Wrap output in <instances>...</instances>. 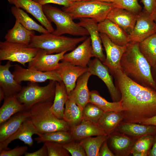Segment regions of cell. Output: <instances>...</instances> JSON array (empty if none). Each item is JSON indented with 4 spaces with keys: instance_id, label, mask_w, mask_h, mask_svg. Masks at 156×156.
Instances as JSON below:
<instances>
[{
    "instance_id": "1",
    "label": "cell",
    "mask_w": 156,
    "mask_h": 156,
    "mask_svg": "<svg viewBox=\"0 0 156 156\" xmlns=\"http://www.w3.org/2000/svg\"><path fill=\"white\" fill-rule=\"evenodd\" d=\"M112 75L121 95L122 122L140 124L156 115V90L137 83L121 69Z\"/></svg>"
},
{
    "instance_id": "2",
    "label": "cell",
    "mask_w": 156,
    "mask_h": 156,
    "mask_svg": "<svg viewBox=\"0 0 156 156\" xmlns=\"http://www.w3.org/2000/svg\"><path fill=\"white\" fill-rule=\"evenodd\" d=\"M121 69L130 78L144 86L156 90L151 66L140 51L139 43L130 42L127 45L120 62Z\"/></svg>"
},
{
    "instance_id": "3",
    "label": "cell",
    "mask_w": 156,
    "mask_h": 156,
    "mask_svg": "<svg viewBox=\"0 0 156 156\" xmlns=\"http://www.w3.org/2000/svg\"><path fill=\"white\" fill-rule=\"evenodd\" d=\"M53 102L38 103L28 109L29 118L41 134L57 131H69L70 128L64 119L57 118L51 112Z\"/></svg>"
},
{
    "instance_id": "4",
    "label": "cell",
    "mask_w": 156,
    "mask_h": 156,
    "mask_svg": "<svg viewBox=\"0 0 156 156\" xmlns=\"http://www.w3.org/2000/svg\"><path fill=\"white\" fill-rule=\"evenodd\" d=\"M87 38V36L71 38L55 35L50 32L40 35L34 34L27 46L43 49L48 54L58 53L73 50L78 44Z\"/></svg>"
},
{
    "instance_id": "5",
    "label": "cell",
    "mask_w": 156,
    "mask_h": 156,
    "mask_svg": "<svg viewBox=\"0 0 156 156\" xmlns=\"http://www.w3.org/2000/svg\"><path fill=\"white\" fill-rule=\"evenodd\" d=\"M114 7L112 3L90 0L72 2L68 7H63L62 10L68 14L73 19L90 18L99 23L106 19Z\"/></svg>"
},
{
    "instance_id": "6",
    "label": "cell",
    "mask_w": 156,
    "mask_h": 156,
    "mask_svg": "<svg viewBox=\"0 0 156 156\" xmlns=\"http://www.w3.org/2000/svg\"><path fill=\"white\" fill-rule=\"evenodd\" d=\"M44 13L47 18L55 25L56 28L52 33L60 36L68 34L75 36L89 35L86 29L75 23L71 16L62 10L48 4L42 5Z\"/></svg>"
},
{
    "instance_id": "7",
    "label": "cell",
    "mask_w": 156,
    "mask_h": 156,
    "mask_svg": "<svg viewBox=\"0 0 156 156\" xmlns=\"http://www.w3.org/2000/svg\"><path fill=\"white\" fill-rule=\"evenodd\" d=\"M56 81L50 80L47 85L40 86L37 83L29 82L16 95L18 101L28 109L40 103L52 102L54 99Z\"/></svg>"
},
{
    "instance_id": "8",
    "label": "cell",
    "mask_w": 156,
    "mask_h": 156,
    "mask_svg": "<svg viewBox=\"0 0 156 156\" xmlns=\"http://www.w3.org/2000/svg\"><path fill=\"white\" fill-rule=\"evenodd\" d=\"M39 49L22 44L1 41L0 60L17 62L25 66L32 60Z\"/></svg>"
},
{
    "instance_id": "9",
    "label": "cell",
    "mask_w": 156,
    "mask_h": 156,
    "mask_svg": "<svg viewBox=\"0 0 156 156\" xmlns=\"http://www.w3.org/2000/svg\"><path fill=\"white\" fill-rule=\"evenodd\" d=\"M156 33V23L151 14L143 10L137 14L132 31L128 36L129 42L139 43Z\"/></svg>"
},
{
    "instance_id": "10",
    "label": "cell",
    "mask_w": 156,
    "mask_h": 156,
    "mask_svg": "<svg viewBox=\"0 0 156 156\" xmlns=\"http://www.w3.org/2000/svg\"><path fill=\"white\" fill-rule=\"evenodd\" d=\"M14 69L12 74L14 79L19 83L23 81L40 83L48 80L58 82L62 81L56 71L42 72L33 68H24L18 64L14 65Z\"/></svg>"
},
{
    "instance_id": "11",
    "label": "cell",
    "mask_w": 156,
    "mask_h": 156,
    "mask_svg": "<svg viewBox=\"0 0 156 156\" xmlns=\"http://www.w3.org/2000/svg\"><path fill=\"white\" fill-rule=\"evenodd\" d=\"M100 35L106 53L105 61L103 63L112 74L117 70L121 69V59L127 44L119 45L113 42L105 34L100 33Z\"/></svg>"
},
{
    "instance_id": "12",
    "label": "cell",
    "mask_w": 156,
    "mask_h": 156,
    "mask_svg": "<svg viewBox=\"0 0 156 156\" xmlns=\"http://www.w3.org/2000/svg\"><path fill=\"white\" fill-rule=\"evenodd\" d=\"M88 67V71L92 75L96 76L105 83L113 102L120 101L121 99L120 94L114 84L108 68L96 57L90 61Z\"/></svg>"
},
{
    "instance_id": "13",
    "label": "cell",
    "mask_w": 156,
    "mask_h": 156,
    "mask_svg": "<svg viewBox=\"0 0 156 156\" xmlns=\"http://www.w3.org/2000/svg\"><path fill=\"white\" fill-rule=\"evenodd\" d=\"M66 51L55 54H48L43 49H39L36 55L28 64V68L44 72L56 71Z\"/></svg>"
},
{
    "instance_id": "14",
    "label": "cell",
    "mask_w": 156,
    "mask_h": 156,
    "mask_svg": "<svg viewBox=\"0 0 156 156\" xmlns=\"http://www.w3.org/2000/svg\"><path fill=\"white\" fill-rule=\"evenodd\" d=\"M88 70V67H83L62 61L56 71L64 83L68 95L75 88L78 78Z\"/></svg>"
},
{
    "instance_id": "15",
    "label": "cell",
    "mask_w": 156,
    "mask_h": 156,
    "mask_svg": "<svg viewBox=\"0 0 156 156\" xmlns=\"http://www.w3.org/2000/svg\"><path fill=\"white\" fill-rule=\"evenodd\" d=\"M34 134L38 136L42 135L38 132L30 119L28 118L14 134L4 141L0 142V151L9 149L8 148L9 144L16 139L21 140L30 147L32 146L34 144L32 136Z\"/></svg>"
},
{
    "instance_id": "16",
    "label": "cell",
    "mask_w": 156,
    "mask_h": 156,
    "mask_svg": "<svg viewBox=\"0 0 156 156\" xmlns=\"http://www.w3.org/2000/svg\"><path fill=\"white\" fill-rule=\"evenodd\" d=\"M92 52L91 40L89 37L71 52L65 53L62 61L68 62L75 65L87 67L91 57H93Z\"/></svg>"
},
{
    "instance_id": "17",
    "label": "cell",
    "mask_w": 156,
    "mask_h": 156,
    "mask_svg": "<svg viewBox=\"0 0 156 156\" xmlns=\"http://www.w3.org/2000/svg\"><path fill=\"white\" fill-rule=\"evenodd\" d=\"M78 23L88 32L91 40L93 57H96L102 62H104L106 57L103 53L102 42L98 28V23L92 19L82 18L79 19Z\"/></svg>"
},
{
    "instance_id": "18",
    "label": "cell",
    "mask_w": 156,
    "mask_h": 156,
    "mask_svg": "<svg viewBox=\"0 0 156 156\" xmlns=\"http://www.w3.org/2000/svg\"><path fill=\"white\" fill-rule=\"evenodd\" d=\"M9 3L22 9L32 15L49 31H54L51 22L44 14L42 5L34 0H7Z\"/></svg>"
},
{
    "instance_id": "19",
    "label": "cell",
    "mask_w": 156,
    "mask_h": 156,
    "mask_svg": "<svg viewBox=\"0 0 156 156\" xmlns=\"http://www.w3.org/2000/svg\"><path fill=\"white\" fill-rule=\"evenodd\" d=\"M136 140L115 131L109 135L107 140L109 141V148L115 156H127L131 154Z\"/></svg>"
},
{
    "instance_id": "20",
    "label": "cell",
    "mask_w": 156,
    "mask_h": 156,
    "mask_svg": "<svg viewBox=\"0 0 156 156\" xmlns=\"http://www.w3.org/2000/svg\"><path fill=\"white\" fill-rule=\"evenodd\" d=\"M137 15L126 10L114 7L109 12L107 18L118 25L129 34L134 27Z\"/></svg>"
},
{
    "instance_id": "21",
    "label": "cell",
    "mask_w": 156,
    "mask_h": 156,
    "mask_svg": "<svg viewBox=\"0 0 156 156\" xmlns=\"http://www.w3.org/2000/svg\"><path fill=\"white\" fill-rule=\"evenodd\" d=\"M12 66L9 61L5 65H0V88L4 91L5 97L16 95L23 87L10 71L9 69Z\"/></svg>"
},
{
    "instance_id": "22",
    "label": "cell",
    "mask_w": 156,
    "mask_h": 156,
    "mask_svg": "<svg viewBox=\"0 0 156 156\" xmlns=\"http://www.w3.org/2000/svg\"><path fill=\"white\" fill-rule=\"evenodd\" d=\"M100 33L106 34L114 43L123 46L129 43L128 34L118 25L106 18L98 23Z\"/></svg>"
},
{
    "instance_id": "23",
    "label": "cell",
    "mask_w": 156,
    "mask_h": 156,
    "mask_svg": "<svg viewBox=\"0 0 156 156\" xmlns=\"http://www.w3.org/2000/svg\"><path fill=\"white\" fill-rule=\"evenodd\" d=\"M115 131L137 139L144 135H155L156 126L122 122Z\"/></svg>"
},
{
    "instance_id": "24",
    "label": "cell",
    "mask_w": 156,
    "mask_h": 156,
    "mask_svg": "<svg viewBox=\"0 0 156 156\" xmlns=\"http://www.w3.org/2000/svg\"><path fill=\"white\" fill-rule=\"evenodd\" d=\"M91 74L88 71L77 79L74 89L68 95L76 104L82 109L89 102L90 92L88 87V82Z\"/></svg>"
},
{
    "instance_id": "25",
    "label": "cell",
    "mask_w": 156,
    "mask_h": 156,
    "mask_svg": "<svg viewBox=\"0 0 156 156\" xmlns=\"http://www.w3.org/2000/svg\"><path fill=\"white\" fill-rule=\"evenodd\" d=\"M29 116L28 109L25 110L15 114L0 124V142L14 134Z\"/></svg>"
},
{
    "instance_id": "26",
    "label": "cell",
    "mask_w": 156,
    "mask_h": 156,
    "mask_svg": "<svg viewBox=\"0 0 156 156\" xmlns=\"http://www.w3.org/2000/svg\"><path fill=\"white\" fill-rule=\"evenodd\" d=\"M69 131L74 140H80L92 136L107 135L97 124L84 120L79 124L71 128Z\"/></svg>"
},
{
    "instance_id": "27",
    "label": "cell",
    "mask_w": 156,
    "mask_h": 156,
    "mask_svg": "<svg viewBox=\"0 0 156 156\" xmlns=\"http://www.w3.org/2000/svg\"><path fill=\"white\" fill-rule=\"evenodd\" d=\"M35 34L34 31L29 30L16 20L13 27L9 29L5 35V41L28 45L32 36Z\"/></svg>"
},
{
    "instance_id": "28",
    "label": "cell",
    "mask_w": 156,
    "mask_h": 156,
    "mask_svg": "<svg viewBox=\"0 0 156 156\" xmlns=\"http://www.w3.org/2000/svg\"><path fill=\"white\" fill-rule=\"evenodd\" d=\"M68 99V95L63 82L56 81L54 98L50 110L59 119H63L64 106Z\"/></svg>"
},
{
    "instance_id": "29",
    "label": "cell",
    "mask_w": 156,
    "mask_h": 156,
    "mask_svg": "<svg viewBox=\"0 0 156 156\" xmlns=\"http://www.w3.org/2000/svg\"><path fill=\"white\" fill-rule=\"evenodd\" d=\"M4 100L0 108V124L15 114L27 110L25 106L18 101L16 95L5 97Z\"/></svg>"
},
{
    "instance_id": "30",
    "label": "cell",
    "mask_w": 156,
    "mask_h": 156,
    "mask_svg": "<svg viewBox=\"0 0 156 156\" xmlns=\"http://www.w3.org/2000/svg\"><path fill=\"white\" fill-rule=\"evenodd\" d=\"M123 118L122 112H104L97 124L107 135H109L115 131Z\"/></svg>"
},
{
    "instance_id": "31",
    "label": "cell",
    "mask_w": 156,
    "mask_h": 156,
    "mask_svg": "<svg viewBox=\"0 0 156 156\" xmlns=\"http://www.w3.org/2000/svg\"><path fill=\"white\" fill-rule=\"evenodd\" d=\"M63 119L70 128L79 124L83 120V109L68 97L65 104Z\"/></svg>"
},
{
    "instance_id": "32",
    "label": "cell",
    "mask_w": 156,
    "mask_h": 156,
    "mask_svg": "<svg viewBox=\"0 0 156 156\" xmlns=\"http://www.w3.org/2000/svg\"><path fill=\"white\" fill-rule=\"evenodd\" d=\"M11 11L16 20L26 29L31 31H36L42 34L49 32L45 28L34 21L21 8L14 6L11 8Z\"/></svg>"
},
{
    "instance_id": "33",
    "label": "cell",
    "mask_w": 156,
    "mask_h": 156,
    "mask_svg": "<svg viewBox=\"0 0 156 156\" xmlns=\"http://www.w3.org/2000/svg\"><path fill=\"white\" fill-rule=\"evenodd\" d=\"M141 53L154 70L156 69V33L139 43Z\"/></svg>"
},
{
    "instance_id": "34",
    "label": "cell",
    "mask_w": 156,
    "mask_h": 156,
    "mask_svg": "<svg viewBox=\"0 0 156 156\" xmlns=\"http://www.w3.org/2000/svg\"><path fill=\"white\" fill-rule=\"evenodd\" d=\"M108 137V135L90 137L81 140L79 143L84 148L87 156H99L100 148Z\"/></svg>"
},
{
    "instance_id": "35",
    "label": "cell",
    "mask_w": 156,
    "mask_h": 156,
    "mask_svg": "<svg viewBox=\"0 0 156 156\" xmlns=\"http://www.w3.org/2000/svg\"><path fill=\"white\" fill-rule=\"evenodd\" d=\"M89 102L94 104L104 112H122L123 108L121 101L112 102L107 101L96 90L90 92Z\"/></svg>"
},
{
    "instance_id": "36",
    "label": "cell",
    "mask_w": 156,
    "mask_h": 156,
    "mask_svg": "<svg viewBox=\"0 0 156 156\" xmlns=\"http://www.w3.org/2000/svg\"><path fill=\"white\" fill-rule=\"evenodd\" d=\"M35 140L38 144L50 142L61 144L74 141L70 131H63L44 133L35 138Z\"/></svg>"
},
{
    "instance_id": "37",
    "label": "cell",
    "mask_w": 156,
    "mask_h": 156,
    "mask_svg": "<svg viewBox=\"0 0 156 156\" xmlns=\"http://www.w3.org/2000/svg\"><path fill=\"white\" fill-rule=\"evenodd\" d=\"M103 112L94 104L89 102L83 109V120L97 124Z\"/></svg>"
},
{
    "instance_id": "38",
    "label": "cell",
    "mask_w": 156,
    "mask_h": 156,
    "mask_svg": "<svg viewBox=\"0 0 156 156\" xmlns=\"http://www.w3.org/2000/svg\"><path fill=\"white\" fill-rule=\"evenodd\" d=\"M154 138L155 136L148 135L142 136L137 139L133 146L131 154L134 152H142L148 154L153 145Z\"/></svg>"
},
{
    "instance_id": "39",
    "label": "cell",
    "mask_w": 156,
    "mask_h": 156,
    "mask_svg": "<svg viewBox=\"0 0 156 156\" xmlns=\"http://www.w3.org/2000/svg\"><path fill=\"white\" fill-rule=\"evenodd\" d=\"M112 3L115 7L123 9L136 14L142 11L138 0H117Z\"/></svg>"
},
{
    "instance_id": "40",
    "label": "cell",
    "mask_w": 156,
    "mask_h": 156,
    "mask_svg": "<svg viewBox=\"0 0 156 156\" xmlns=\"http://www.w3.org/2000/svg\"><path fill=\"white\" fill-rule=\"evenodd\" d=\"M46 145L48 156H69V153L63 146L62 144L56 142H46Z\"/></svg>"
},
{
    "instance_id": "41",
    "label": "cell",
    "mask_w": 156,
    "mask_h": 156,
    "mask_svg": "<svg viewBox=\"0 0 156 156\" xmlns=\"http://www.w3.org/2000/svg\"><path fill=\"white\" fill-rule=\"evenodd\" d=\"M62 144L72 156H87L84 148L80 143L74 141Z\"/></svg>"
},
{
    "instance_id": "42",
    "label": "cell",
    "mask_w": 156,
    "mask_h": 156,
    "mask_svg": "<svg viewBox=\"0 0 156 156\" xmlns=\"http://www.w3.org/2000/svg\"><path fill=\"white\" fill-rule=\"evenodd\" d=\"M28 149L26 146L17 147L12 149L3 150L0 151V156H20L24 155Z\"/></svg>"
},
{
    "instance_id": "43",
    "label": "cell",
    "mask_w": 156,
    "mask_h": 156,
    "mask_svg": "<svg viewBox=\"0 0 156 156\" xmlns=\"http://www.w3.org/2000/svg\"><path fill=\"white\" fill-rule=\"evenodd\" d=\"M42 5L49 3L55 4L63 5L67 7L72 3L68 0H34Z\"/></svg>"
},
{
    "instance_id": "44",
    "label": "cell",
    "mask_w": 156,
    "mask_h": 156,
    "mask_svg": "<svg viewBox=\"0 0 156 156\" xmlns=\"http://www.w3.org/2000/svg\"><path fill=\"white\" fill-rule=\"evenodd\" d=\"M144 5V10L151 15L156 8V0H141Z\"/></svg>"
},
{
    "instance_id": "45",
    "label": "cell",
    "mask_w": 156,
    "mask_h": 156,
    "mask_svg": "<svg viewBox=\"0 0 156 156\" xmlns=\"http://www.w3.org/2000/svg\"><path fill=\"white\" fill-rule=\"evenodd\" d=\"M25 156H48V152L45 144L44 143L43 145L39 149L32 152H27Z\"/></svg>"
},
{
    "instance_id": "46",
    "label": "cell",
    "mask_w": 156,
    "mask_h": 156,
    "mask_svg": "<svg viewBox=\"0 0 156 156\" xmlns=\"http://www.w3.org/2000/svg\"><path fill=\"white\" fill-rule=\"evenodd\" d=\"M115 155L109 148L107 141L102 144L99 151V156H114Z\"/></svg>"
},
{
    "instance_id": "47",
    "label": "cell",
    "mask_w": 156,
    "mask_h": 156,
    "mask_svg": "<svg viewBox=\"0 0 156 156\" xmlns=\"http://www.w3.org/2000/svg\"><path fill=\"white\" fill-rule=\"evenodd\" d=\"M140 124L152 125L156 126V115L142 122Z\"/></svg>"
},
{
    "instance_id": "48",
    "label": "cell",
    "mask_w": 156,
    "mask_h": 156,
    "mask_svg": "<svg viewBox=\"0 0 156 156\" xmlns=\"http://www.w3.org/2000/svg\"><path fill=\"white\" fill-rule=\"evenodd\" d=\"M148 156H156V135L155 136L154 142L152 148L149 151Z\"/></svg>"
},
{
    "instance_id": "49",
    "label": "cell",
    "mask_w": 156,
    "mask_h": 156,
    "mask_svg": "<svg viewBox=\"0 0 156 156\" xmlns=\"http://www.w3.org/2000/svg\"><path fill=\"white\" fill-rule=\"evenodd\" d=\"M133 156H148V153L142 152H134L131 153Z\"/></svg>"
},
{
    "instance_id": "50",
    "label": "cell",
    "mask_w": 156,
    "mask_h": 156,
    "mask_svg": "<svg viewBox=\"0 0 156 156\" xmlns=\"http://www.w3.org/2000/svg\"><path fill=\"white\" fill-rule=\"evenodd\" d=\"M5 97V93L3 90L0 88V101L4 99Z\"/></svg>"
},
{
    "instance_id": "51",
    "label": "cell",
    "mask_w": 156,
    "mask_h": 156,
    "mask_svg": "<svg viewBox=\"0 0 156 156\" xmlns=\"http://www.w3.org/2000/svg\"><path fill=\"white\" fill-rule=\"evenodd\" d=\"M151 15L152 19L156 23V8L153 13Z\"/></svg>"
},
{
    "instance_id": "52",
    "label": "cell",
    "mask_w": 156,
    "mask_h": 156,
    "mask_svg": "<svg viewBox=\"0 0 156 156\" xmlns=\"http://www.w3.org/2000/svg\"><path fill=\"white\" fill-rule=\"evenodd\" d=\"M101 1L107 3H113L117 0H97Z\"/></svg>"
},
{
    "instance_id": "53",
    "label": "cell",
    "mask_w": 156,
    "mask_h": 156,
    "mask_svg": "<svg viewBox=\"0 0 156 156\" xmlns=\"http://www.w3.org/2000/svg\"><path fill=\"white\" fill-rule=\"evenodd\" d=\"M68 0L71 2H75L86 1H88V0Z\"/></svg>"
},
{
    "instance_id": "54",
    "label": "cell",
    "mask_w": 156,
    "mask_h": 156,
    "mask_svg": "<svg viewBox=\"0 0 156 156\" xmlns=\"http://www.w3.org/2000/svg\"><path fill=\"white\" fill-rule=\"evenodd\" d=\"M155 70L156 72V69H155Z\"/></svg>"
},
{
    "instance_id": "55",
    "label": "cell",
    "mask_w": 156,
    "mask_h": 156,
    "mask_svg": "<svg viewBox=\"0 0 156 156\" xmlns=\"http://www.w3.org/2000/svg\"><path fill=\"white\" fill-rule=\"evenodd\" d=\"M155 81H156V80H155Z\"/></svg>"
}]
</instances>
